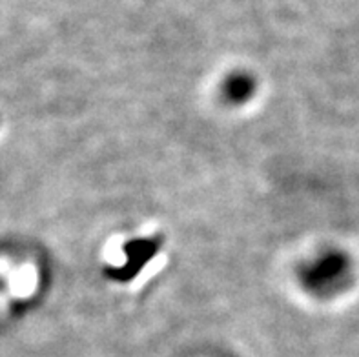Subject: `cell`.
<instances>
[{"label":"cell","instance_id":"cell-1","mask_svg":"<svg viewBox=\"0 0 359 357\" xmlns=\"http://www.w3.org/2000/svg\"><path fill=\"white\" fill-rule=\"evenodd\" d=\"M159 239L133 241V243L126 244V255L130 261L126 262V267L117 270V277H121V279H132L137 271L141 270L146 262L159 252Z\"/></svg>","mask_w":359,"mask_h":357}]
</instances>
